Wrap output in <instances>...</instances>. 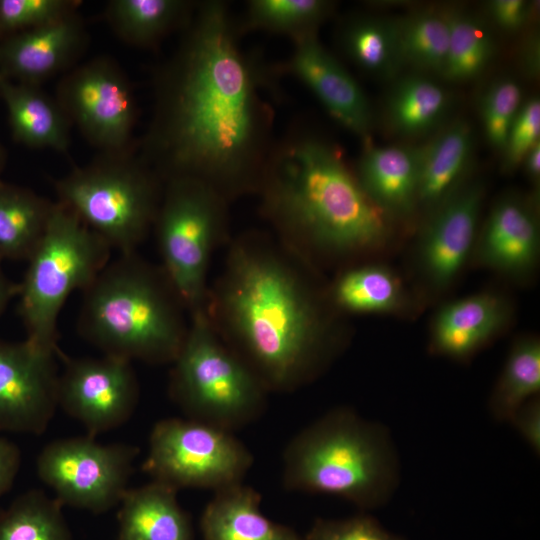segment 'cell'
<instances>
[{
    "instance_id": "obj_1",
    "label": "cell",
    "mask_w": 540,
    "mask_h": 540,
    "mask_svg": "<svg viewBox=\"0 0 540 540\" xmlns=\"http://www.w3.org/2000/svg\"><path fill=\"white\" fill-rule=\"evenodd\" d=\"M155 77L151 122L136 152L163 183L199 179L228 201L256 192L274 144L261 69L240 49L224 1L197 2Z\"/></svg>"
},
{
    "instance_id": "obj_2",
    "label": "cell",
    "mask_w": 540,
    "mask_h": 540,
    "mask_svg": "<svg viewBox=\"0 0 540 540\" xmlns=\"http://www.w3.org/2000/svg\"><path fill=\"white\" fill-rule=\"evenodd\" d=\"M205 310L269 393L310 383L338 351L334 328L294 256L262 235L247 234L232 244Z\"/></svg>"
},
{
    "instance_id": "obj_3",
    "label": "cell",
    "mask_w": 540,
    "mask_h": 540,
    "mask_svg": "<svg viewBox=\"0 0 540 540\" xmlns=\"http://www.w3.org/2000/svg\"><path fill=\"white\" fill-rule=\"evenodd\" d=\"M261 212L293 256H351L381 248L390 217L361 188L340 150L294 125L274 141L257 190Z\"/></svg>"
},
{
    "instance_id": "obj_4",
    "label": "cell",
    "mask_w": 540,
    "mask_h": 540,
    "mask_svg": "<svg viewBox=\"0 0 540 540\" xmlns=\"http://www.w3.org/2000/svg\"><path fill=\"white\" fill-rule=\"evenodd\" d=\"M185 310L162 267L120 253L83 291L78 331L105 355L171 364L187 334Z\"/></svg>"
},
{
    "instance_id": "obj_5",
    "label": "cell",
    "mask_w": 540,
    "mask_h": 540,
    "mask_svg": "<svg viewBox=\"0 0 540 540\" xmlns=\"http://www.w3.org/2000/svg\"><path fill=\"white\" fill-rule=\"evenodd\" d=\"M399 481L389 431L349 407L333 408L304 427L282 454L286 490L331 495L363 510L385 505Z\"/></svg>"
},
{
    "instance_id": "obj_6",
    "label": "cell",
    "mask_w": 540,
    "mask_h": 540,
    "mask_svg": "<svg viewBox=\"0 0 540 540\" xmlns=\"http://www.w3.org/2000/svg\"><path fill=\"white\" fill-rule=\"evenodd\" d=\"M171 365L169 395L185 418L234 433L266 409L269 391L221 338L205 308L190 314Z\"/></svg>"
},
{
    "instance_id": "obj_7",
    "label": "cell",
    "mask_w": 540,
    "mask_h": 540,
    "mask_svg": "<svg viewBox=\"0 0 540 540\" xmlns=\"http://www.w3.org/2000/svg\"><path fill=\"white\" fill-rule=\"evenodd\" d=\"M57 202L120 253L135 252L148 235L164 183L135 148L100 153L54 181Z\"/></svg>"
},
{
    "instance_id": "obj_8",
    "label": "cell",
    "mask_w": 540,
    "mask_h": 540,
    "mask_svg": "<svg viewBox=\"0 0 540 540\" xmlns=\"http://www.w3.org/2000/svg\"><path fill=\"white\" fill-rule=\"evenodd\" d=\"M112 248L59 202L46 231L27 260L19 283V313L27 340L57 353V319L69 295L86 290L109 263Z\"/></svg>"
},
{
    "instance_id": "obj_9",
    "label": "cell",
    "mask_w": 540,
    "mask_h": 540,
    "mask_svg": "<svg viewBox=\"0 0 540 540\" xmlns=\"http://www.w3.org/2000/svg\"><path fill=\"white\" fill-rule=\"evenodd\" d=\"M227 202L199 179L164 182L153 229L162 269L189 314L205 308L209 263L226 231Z\"/></svg>"
},
{
    "instance_id": "obj_10",
    "label": "cell",
    "mask_w": 540,
    "mask_h": 540,
    "mask_svg": "<svg viewBox=\"0 0 540 540\" xmlns=\"http://www.w3.org/2000/svg\"><path fill=\"white\" fill-rule=\"evenodd\" d=\"M253 454L234 433L189 418H165L150 432L143 471L175 490L214 492L242 483Z\"/></svg>"
},
{
    "instance_id": "obj_11",
    "label": "cell",
    "mask_w": 540,
    "mask_h": 540,
    "mask_svg": "<svg viewBox=\"0 0 540 540\" xmlns=\"http://www.w3.org/2000/svg\"><path fill=\"white\" fill-rule=\"evenodd\" d=\"M138 454L137 446L101 444L90 435L62 438L42 448L36 471L62 506L101 514L121 503Z\"/></svg>"
},
{
    "instance_id": "obj_12",
    "label": "cell",
    "mask_w": 540,
    "mask_h": 540,
    "mask_svg": "<svg viewBox=\"0 0 540 540\" xmlns=\"http://www.w3.org/2000/svg\"><path fill=\"white\" fill-rule=\"evenodd\" d=\"M55 99L86 140L100 153L135 148L136 102L121 67L107 56L75 66L58 82Z\"/></svg>"
},
{
    "instance_id": "obj_13",
    "label": "cell",
    "mask_w": 540,
    "mask_h": 540,
    "mask_svg": "<svg viewBox=\"0 0 540 540\" xmlns=\"http://www.w3.org/2000/svg\"><path fill=\"white\" fill-rule=\"evenodd\" d=\"M64 367L59 373L58 407L95 437L125 424L140 396L132 362L120 357L70 358L58 352Z\"/></svg>"
},
{
    "instance_id": "obj_14",
    "label": "cell",
    "mask_w": 540,
    "mask_h": 540,
    "mask_svg": "<svg viewBox=\"0 0 540 540\" xmlns=\"http://www.w3.org/2000/svg\"><path fill=\"white\" fill-rule=\"evenodd\" d=\"M58 352L0 340V430L45 432L58 408Z\"/></svg>"
},
{
    "instance_id": "obj_15",
    "label": "cell",
    "mask_w": 540,
    "mask_h": 540,
    "mask_svg": "<svg viewBox=\"0 0 540 540\" xmlns=\"http://www.w3.org/2000/svg\"><path fill=\"white\" fill-rule=\"evenodd\" d=\"M483 199L482 184L469 183L429 212L418 241L417 262L432 289L452 284L471 256Z\"/></svg>"
},
{
    "instance_id": "obj_16",
    "label": "cell",
    "mask_w": 540,
    "mask_h": 540,
    "mask_svg": "<svg viewBox=\"0 0 540 540\" xmlns=\"http://www.w3.org/2000/svg\"><path fill=\"white\" fill-rule=\"evenodd\" d=\"M292 42L291 54L276 71L297 78L340 125L363 142L369 141L372 108L356 79L320 42L317 33Z\"/></svg>"
},
{
    "instance_id": "obj_17",
    "label": "cell",
    "mask_w": 540,
    "mask_h": 540,
    "mask_svg": "<svg viewBox=\"0 0 540 540\" xmlns=\"http://www.w3.org/2000/svg\"><path fill=\"white\" fill-rule=\"evenodd\" d=\"M88 33L75 12L52 23L0 40V77L37 85L75 67L85 53Z\"/></svg>"
},
{
    "instance_id": "obj_18",
    "label": "cell",
    "mask_w": 540,
    "mask_h": 540,
    "mask_svg": "<svg viewBox=\"0 0 540 540\" xmlns=\"http://www.w3.org/2000/svg\"><path fill=\"white\" fill-rule=\"evenodd\" d=\"M478 263L504 275L519 277L534 269L540 253V227L536 209L513 194L491 208L474 250Z\"/></svg>"
},
{
    "instance_id": "obj_19",
    "label": "cell",
    "mask_w": 540,
    "mask_h": 540,
    "mask_svg": "<svg viewBox=\"0 0 540 540\" xmlns=\"http://www.w3.org/2000/svg\"><path fill=\"white\" fill-rule=\"evenodd\" d=\"M510 317L508 301L493 292H480L446 303L432 321L431 352L466 360L501 333Z\"/></svg>"
},
{
    "instance_id": "obj_20",
    "label": "cell",
    "mask_w": 540,
    "mask_h": 540,
    "mask_svg": "<svg viewBox=\"0 0 540 540\" xmlns=\"http://www.w3.org/2000/svg\"><path fill=\"white\" fill-rule=\"evenodd\" d=\"M420 146H378L369 141L355 176L369 199L387 216L403 217L418 206Z\"/></svg>"
},
{
    "instance_id": "obj_21",
    "label": "cell",
    "mask_w": 540,
    "mask_h": 540,
    "mask_svg": "<svg viewBox=\"0 0 540 540\" xmlns=\"http://www.w3.org/2000/svg\"><path fill=\"white\" fill-rule=\"evenodd\" d=\"M0 98L16 142L35 149L68 152L72 125L57 100L40 86L0 77Z\"/></svg>"
},
{
    "instance_id": "obj_22",
    "label": "cell",
    "mask_w": 540,
    "mask_h": 540,
    "mask_svg": "<svg viewBox=\"0 0 540 540\" xmlns=\"http://www.w3.org/2000/svg\"><path fill=\"white\" fill-rule=\"evenodd\" d=\"M260 503V494L243 482L216 491L201 516L203 540H304L266 517Z\"/></svg>"
},
{
    "instance_id": "obj_23",
    "label": "cell",
    "mask_w": 540,
    "mask_h": 540,
    "mask_svg": "<svg viewBox=\"0 0 540 540\" xmlns=\"http://www.w3.org/2000/svg\"><path fill=\"white\" fill-rule=\"evenodd\" d=\"M474 132L455 120L420 146L418 206L429 212L458 190L470 169Z\"/></svg>"
},
{
    "instance_id": "obj_24",
    "label": "cell",
    "mask_w": 540,
    "mask_h": 540,
    "mask_svg": "<svg viewBox=\"0 0 540 540\" xmlns=\"http://www.w3.org/2000/svg\"><path fill=\"white\" fill-rule=\"evenodd\" d=\"M118 540H194L177 490L155 481L129 488L119 504Z\"/></svg>"
},
{
    "instance_id": "obj_25",
    "label": "cell",
    "mask_w": 540,
    "mask_h": 540,
    "mask_svg": "<svg viewBox=\"0 0 540 540\" xmlns=\"http://www.w3.org/2000/svg\"><path fill=\"white\" fill-rule=\"evenodd\" d=\"M54 203L0 179V261L30 258L43 238Z\"/></svg>"
},
{
    "instance_id": "obj_26",
    "label": "cell",
    "mask_w": 540,
    "mask_h": 540,
    "mask_svg": "<svg viewBox=\"0 0 540 540\" xmlns=\"http://www.w3.org/2000/svg\"><path fill=\"white\" fill-rule=\"evenodd\" d=\"M197 2L186 0H112L105 18L123 42L148 48L189 21Z\"/></svg>"
},
{
    "instance_id": "obj_27",
    "label": "cell",
    "mask_w": 540,
    "mask_h": 540,
    "mask_svg": "<svg viewBox=\"0 0 540 540\" xmlns=\"http://www.w3.org/2000/svg\"><path fill=\"white\" fill-rule=\"evenodd\" d=\"M330 297L336 308L354 314L395 313L407 302L400 278L380 264L344 270L335 279Z\"/></svg>"
},
{
    "instance_id": "obj_28",
    "label": "cell",
    "mask_w": 540,
    "mask_h": 540,
    "mask_svg": "<svg viewBox=\"0 0 540 540\" xmlns=\"http://www.w3.org/2000/svg\"><path fill=\"white\" fill-rule=\"evenodd\" d=\"M447 91L419 73L396 81L387 99V118L403 136H418L433 130L448 111Z\"/></svg>"
},
{
    "instance_id": "obj_29",
    "label": "cell",
    "mask_w": 540,
    "mask_h": 540,
    "mask_svg": "<svg viewBox=\"0 0 540 540\" xmlns=\"http://www.w3.org/2000/svg\"><path fill=\"white\" fill-rule=\"evenodd\" d=\"M346 56L361 70L381 78H393L403 68L394 19L356 17L340 33Z\"/></svg>"
},
{
    "instance_id": "obj_30",
    "label": "cell",
    "mask_w": 540,
    "mask_h": 540,
    "mask_svg": "<svg viewBox=\"0 0 540 540\" xmlns=\"http://www.w3.org/2000/svg\"><path fill=\"white\" fill-rule=\"evenodd\" d=\"M449 25V43L442 78L465 82L482 74L490 64L495 44L485 23L461 8L442 10Z\"/></svg>"
},
{
    "instance_id": "obj_31",
    "label": "cell",
    "mask_w": 540,
    "mask_h": 540,
    "mask_svg": "<svg viewBox=\"0 0 540 540\" xmlns=\"http://www.w3.org/2000/svg\"><path fill=\"white\" fill-rule=\"evenodd\" d=\"M540 392V341L535 336L516 340L506 358L488 402L490 415L508 422L513 413Z\"/></svg>"
},
{
    "instance_id": "obj_32",
    "label": "cell",
    "mask_w": 540,
    "mask_h": 540,
    "mask_svg": "<svg viewBox=\"0 0 540 540\" xmlns=\"http://www.w3.org/2000/svg\"><path fill=\"white\" fill-rule=\"evenodd\" d=\"M394 21L403 68L440 75L449 43V25L442 10H417Z\"/></svg>"
},
{
    "instance_id": "obj_33",
    "label": "cell",
    "mask_w": 540,
    "mask_h": 540,
    "mask_svg": "<svg viewBox=\"0 0 540 540\" xmlns=\"http://www.w3.org/2000/svg\"><path fill=\"white\" fill-rule=\"evenodd\" d=\"M0 540H72L62 504L31 489L0 513Z\"/></svg>"
},
{
    "instance_id": "obj_34",
    "label": "cell",
    "mask_w": 540,
    "mask_h": 540,
    "mask_svg": "<svg viewBox=\"0 0 540 540\" xmlns=\"http://www.w3.org/2000/svg\"><path fill=\"white\" fill-rule=\"evenodd\" d=\"M334 3L325 0H251L239 30H261L291 40L317 33L332 13Z\"/></svg>"
},
{
    "instance_id": "obj_35",
    "label": "cell",
    "mask_w": 540,
    "mask_h": 540,
    "mask_svg": "<svg viewBox=\"0 0 540 540\" xmlns=\"http://www.w3.org/2000/svg\"><path fill=\"white\" fill-rule=\"evenodd\" d=\"M524 102L520 84L511 77L494 80L482 95L480 117L488 144L502 151L508 132Z\"/></svg>"
},
{
    "instance_id": "obj_36",
    "label": "cell",
    "mask_w": 540,
    "mask_h": 540,
    "mask_svg": "<svg viewBox=\"0 0 540 540\" xmlns=\"http://www.w3.org/2000/svg\"><path fill=\"white\" fill-rule=\"evenodd\" d=\"M78 0H0V40L77 12Z\"/></svg>"
},
{
    "instance_id": "obj_37",
    "label": "cell",
    "mask_w": 540,
    "mask_h": 540,
    "mask_svg": "<svg viewBox=\"0 0 540 540\" xmlns=\"http://www.w3.org/2000/svg\"><path fill=\"white\" fill-rule=\"evenodd\" d=\"M540 142V100L537 96L524 100L508 132L502 153V170L512 173L529 150Z\"/></svg>"
},
{
    "instance_id": "obj_38",
    "label": "cell",
    "mask_w": 540,
    "mask_h": 540,
    "mask_svg": "<svg viewBox=\"0 0 540 540\" xmlns=\"http://www.w3.org/2000/svg\"><path fill=\"white\" fill-rule=\"evenodd\" d=\"M304 540H404L385 529L375 518L358 514L342 519L319 518Z\"/></svg>"
},
{
    "instance_id": "obj_39",
    "label": "cell",
    "mask_w": 540,
    "mask_h": 540,
    "mask_svg": "<svg viewBox=\"0 0 540 540\" xmlns=\"http://www.w3.org/2000/svg\"><path fill=\"white\" fill-rule=\"evenodd\" d=\"M534 4L527 0H492L486 8L492 22L506 32L524 28L534 12Z\"/></svg>"
},
{
    "instance_id": "obj_40",
    "label": "cell",
    "mask_w": 540,
    "mask_h": 540,
    "mask_svg": "<svg viewBox=\"0 0 540 540\" xmlns=\"http://www.w3.org/2000/svg\"><path fill=\"white\" fill-rule=\"evenodd\" d=\"M532 451L540 455V400L536 396L521 405L508 421Z\"/></svg>"
},
{
    "instance_id": "obj_41",
    "label": "cell",
    "mask_w": 540,
    "mask_h": 540,
    "mask_svg": "<svg viewBox=\"0 0 540 540\" xmlns=\"http://www.w3.org/2000/svg\"><path fill=\"white\" fill-rule=\"evenodd\" d=\"M21 467V451L0 435V497L10 490Z\"/></svg>"
},
{
    "instance_id": "obj_42",
    "label": "cell",
    "mask_w": 540,
    "mask_h": 540,
    "mask_svg": "<svg viewBox=\"0 0 540 540\" xmlns=\"http://www.w3.org/2000/svg\"><path fill=\"white\" fill-rule=\"evenodd\" d=\"M539 35L535 31L529 33L520 48V62L529 76H537L540 68Z\"/></svg>"
},
{
    "instance_id": "obj_43",
    "label": "cell",
    "mask_w": 540,
    "mask_h": 540,
    "mask_svg": "<svg viewBox=\"0 0 540 540\" xmlns=\"http://www.w3.org/2000/svg\"><path fill=\"white\" fill-rule=\"evenodd\" d=\"M528 179L536 186L540 181V142L535 144L524 157L522 164Z\"/></svg>"
},
{
    "instance_id": "obj_44",
    "label": "cell",
    "mask_w": 540,
    "mask_h": 540,
    "mask_svg": "<svg viewBox=\"0 0 540 540\" xmlns=\"http://www.w3.org/2000/svg\"><path fill=\"white\" fill-rule=\"evenodd\" d=\"M0 261V317L12 298L18 296L19 283L13 282L2 269Z\"/></svg>"
},
{
    "instance_id": "obj_45",
    "label": "cell",
    "mask_w": 540,
    "mask_h": 540,
    "mask_svg": "<svg viewBox=\"0 0 540 540\" xmlns=\"http://www.w3.org/2000/svg\"><path fill=\"white\" fill-rule=\"evenodd\" d=\"M6 159H7L6 150L4 146L0 143V175L5 167Z\"/></svg>"
}]
</instances>
